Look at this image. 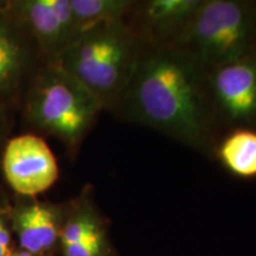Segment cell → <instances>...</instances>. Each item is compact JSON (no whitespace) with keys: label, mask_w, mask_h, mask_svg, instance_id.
<instances>
[{"label":"cell","mask_w":256,"mask_h":256,"mask_svg":"<svg viewBox=\"0 0 256 256\" xmlns=\"http://www.w3.org/2000/svg\"><path fill=\"white\" fill-rule=\"evenodd\" d=\"M17 247L37 256L60 254V234L68 200L54 203L14 194L5 202Z\"/></svg>","instance_id":"7"},{"label":"cell","mask_w":256,"mask_h":256,"mask_svg":"<svg viewBox=\"0 0 256 256\" xmlns=\"http://www.w3.org/2000/svg\"><path fill=\"white\" fill-rule=\"evenodd\" d=\"M202 0L136 2L127 19L145 43L174 46L184 34Z\"/></svg>","instance_id":"11"},{"label":"cell","mask_w":256,"mask_h":256,"mask_svg":"<svg viewBox=\"0 0 256 256\" xmlns=\"http://www.w3.org/2000/svg\"><path fill=\"white\" fill-rule=\"evenodd\" d=\"M206 81L220 130H256V52L206 70Z\"/></svg>","instance_id":"5"},{"label":"cell","mask_w":256,"mask_h":256,"mask_svg":"<svg viewBox=\"0 0 256 256\" xmlns=\"http://www.w3.org/2000/svg\"><path fill=\"white\" fill-rule=\"evenodd\" d=\"M4 177L18 196L38 197L58 180L60 166L43 138L24 133L6 142L2 153Z\"/></svg>","instance_id":"6"},{"label":"cell","mask_w":256,"mask_h":256,"mask_svg":"<svg viewBox=\"0 0 256 256\" xmlns=\"http://www.w3.org/2000/svg\"><path fill=\"white\" fill-rule=\"evenodd\" d=\"M10 106L0 101V150L4 148L10 133Z\"/></svg>","instance_id":"15"},{"label":"cell","mask_w":256,"mask_h":256,"mask_svg":"<svg viewBox=\"0 0 256 256\" xmlns=\"http://www.w3.org/2000/svg\"><path fill=\"white\" fill-rule=\"evenodd\" d=\"M14 236L12 232L8 209L5 203L0 204V256H8L16 248Z\"/></svg>","instance_id":"14"},{"label":"cell","mask_w":256,"mask_h":256,"mask_svg":"<svg viewBox=\"0 0 256 256\" xmlns=\"http://www.w3.org/2000/svg\"><path fill=\"white\" fill-rule=\"evenodd\" d=\"M142 40L127 22L83 31L51 63L78 80L114 114L136 68Z\"/></svg>","instance_id":"2"},{"label":"cell","mask_w":256,"mask_h":256,"mask_svg":"<svg viewBox=\"0 0 256 256\" xmlns=\"http://www.w3.org/2000/svg\"><path fill=\"white\" fill-rule=\"evenodd\" d=\"M8 256H37V255H34V254H31V252H25V250H23V249L18 248L17 246H16V248L11 252V254H10Z\"/></svg>","instance_id":"16"},{"label":"cell","mask_w":256,"mask_h":256,"mask_svg":"<svg viewBox=\"0 0 256 256\" xmlns=\"http://www.w3.org/2000/svg\"><path fill=\"white\" fill-rule=\"evenodd\" d=\"M8 11L26 31L44 63L80 36L70 0H11Z\"/></svg>","instance_id":"8"},{"label":"cell","mask_w":256,"mask_h":256,"mask_svg":"<svg viewBox=\"0 0 256 256\" xmlns=\"http://www.w3.org/2000/svg\"><path fill=\"white\" fill-rule=\"evenodd\" d=\"M114 115L165 134L211 158L220 138L206 70L178 46L142 42Z\"/></svg>","instance_id":"1"},{"label":"cell","mask_w":256,"mask_h":256,"mask_svg":"<svg viewBox=\"0 0 256 256\" xmlns=\"http://www.w3.org/2000/svg\"><path fill=\"white\" fill-rule=\"evenodd\" d=\"M23 115L38 133L56 138L76 159L104 108L78 80L56 64L43 63L25 88Z\"/></svg>","instance_id":"3"},{"label":"cell","mask_w":256,"mask_h":256,"mask_svg":"<svg viewBox=\"0 0 256 256\" xmlns=\"http://www.w3.org/2000/svg\"><path fill=\"white\" fill-rule=\"evenodd\" d=\"M10 2H11V0H0V14L8 11L10 8Z\"/></svg>","instance_id":"17"},{"label":"cell","mask_w":256,"mask_h":256,"mask_svg":"<svg viewBox=\"0 0 256 256\" xmlns=\"http://www.w3.org/2000/svg\"><path fill=\"white\" fill-rule=\"evenodd\" d=\"M214 158L238 178H256V130L234 128L220 138Z\"/></svg>","instance_id":"12"},{"label":"cell","mask_w":256,"mask_h":256,"mask_svg":"<svg viewBox=\"0 0 256 256\" xmlns=\"http://www.w3.org/2000/svg\"><path fill=\"white\" fill-rule=\"evenodd\" d=\"M92 184L68 200L60 234V256H120L110 234V220L95 200Z\"/></svg>","instance_id":"9"},{"label":"cell","mask_w":256,"mask_h":256,"mask_svg":"<svg viewBox=\"0 0 256 256\" xmlns=\"http://www.w3.org/2000/svg\"><path fill=\"white\" fill-rule=\"evenodd\" d=\"M134 4L132 0H70L80 34L101 24L127 22Z\"/></svg>","instance_id":"13"},{"label":"cell","mask_w":256,"mask_h":256,"mask_svg":"<svg viewBox=\"0 0 256 256\" xmlns=\"http://www.w3.org/2000/svg\"><path fill=\"white\" fill-rule=\"evenodd\" d=\"M43 63L34 42L11 12L0 14V101L17 104Z\"/></svg>","instance_id":"10"},{"label":"cell","mask_w":256,"mask_h":256,"mask_svg":"<svg viewBox=\"0 0 256 256\" xmlns=\"http://www.w3.org/2000/svg\"><path fill=\"white\" fill-rule=\"evenodd\" d=\"M206 70L256 52V4L202 0L177 46Z\"/></svg>","instance_id":"4"}]
</instances>
